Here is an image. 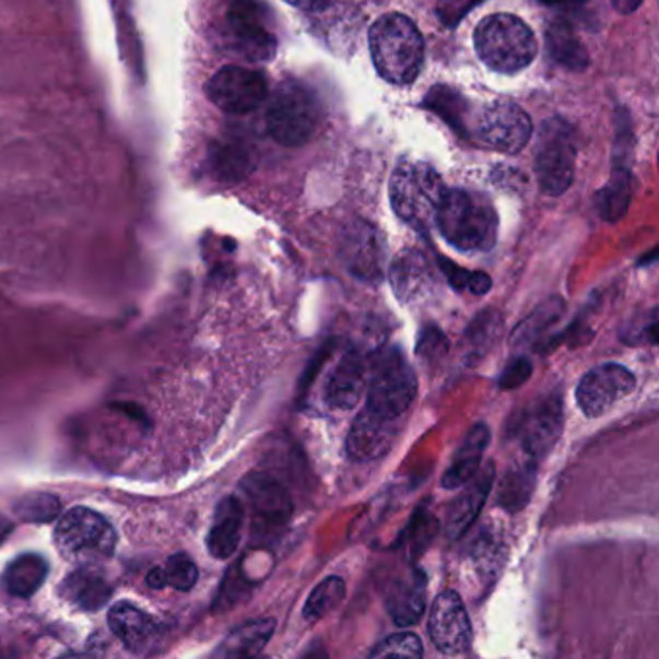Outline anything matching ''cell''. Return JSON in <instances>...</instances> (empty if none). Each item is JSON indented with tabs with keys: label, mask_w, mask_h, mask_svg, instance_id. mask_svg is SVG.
I'll use <instances>...</instances> for the list:
<instances>
[{
	"label": "cell",
	"mask_w": 659,
	"mask_h": 659,
	"mask_svg": "<svg viewBox=\"0 0 659 659\" xmlns=\"http://www.w3.org/2000/svg\"><path fill=\"white\" fill-rule=\"evenodd\" d=\"M536 178L545 196L567 192L575 178L576 134L563 118L543 120L536 134Z\"/></svg>",
	"instance_id": "ba28073f"
},
{
	"label": "cell",
	"mask_w": 659,
	"mask_h": 659,
	"mask_svg": "<svg viewBox=\"0 0 659 659\" xmlns=\"http://www.w3.org/2000/svg\"><path fill=\"white\" fill-rule=\"evenodd\" d=\"M196 582H198V567L186 553H176L173 557H168L165 567L153 568L148 575V585L157 590L173 586L175 590L188 592L192 590Z\"/></svg>",
	"instance_id": "e575fe53"
},
{
	"label": "cell",
	"mask_w": 659,
	"mask_h": 659,
	"mask_svg": "<svg viewBox=\"0 0 659 659\" xmlns=\"http://www.w3.org/2000/svg\"><path fill=\"white\" fill-rule=\"evenodd\" d=\"M49 575V565L37 553H24L10 563L4 573V586L16 598H30L42 588Z\"/></svg>",
	"instance_id": "f1b7e54d"
},
{
	"label": "cell",
	"mask_w": 659,
	"mask_h": 659,
	"mask_svg": "<svg viewBox=\"0 0 659 659\" xmlns=\"http://www.w3.org/2000/svg\"><path fill=\"white\" fill-rule=\"evenodd\" d=\"M319 117L321 109L316 93L296 80H284L276 85L269 101L266 122L275 142L286 148H298L316 134Z\"/></svg>",
	"instance_id": "8992f818"
},
{
	"label": "cell",
	"mask_w": 659,
	"mask_h": 659,
	"mask_svg": "<svg viewBox=\"0 0 659 659\" xmlns=\"http://www.w3.org/2000/svg\"><path fill=\"white\" fill-rule=\"evenodd\" d=\"M490 427L484 424L470 429L467 439L462 442L459 451L452 459L451 467L443 474L442 485L445 490H460L462 485L468 484L472 478L476 476L480 470V462L484 457L485 449L490 445Z\"/></svg>",
	"instance_id": "cb8c5ba5"
},
{
	"label": "cell",
	"mask_w": 659,
	"mask_h": 659,
	"mask_svg": "<svg viewBox=\"0 0 659 659\" xmlns=\"http://www.w3.org/2000/svg\"><path fill=\"white\" fill-rule=\"evenodd\" d=\"M389 281H391L392 293L404 306L432 302L442 291V281L434 263L427 259L424 251L416 248H407L392 259Z\"/></svg>",
	"instance_id": "2e32d148"
},
{
	"label": "cell",
	"mask_w": 659,
	"mask_h": 659,
	"mask_svg": "<svg viewBox=\"0 0 659 659\" xmlns=\"http://www.w3.org/2000/svg\"><path fill=\"white\" fill-rule=\"evenodd\" d=\"M550 7H563V9H570V7H580L585 4L586 0H542Z\"/></svg>",
	"instance_id": "ee69618b"
},
{
	"label": "cell",
	"mask_w": 659,
	"mask_h": 659,
	"mask_svg": "<svg viewBox=\"0 0 659 659\" xmlns=\"http://www.w3.org/2000/svg\"><path fill=\"white\" fill-rule=\"evenodd\" d=\"M110 592L109 580L101 575L95 565H80L62 580L64 598L78 610H101L109 601Z\"/></svg>",
	"instance_id": "d4e9b609"
},
{
	"label": "cell",
	"mask_w": 659,
	"mask_h": 659,
	"mask_svg": "<svg viewBox=\"0 0 659 659\" xmlns=\"http://www.w3.org/2000/svg\"><path fill=\"white\" fill-rule=\"evenodd\" d=\"M284 2L304 12H323L331 4V0H284Z\"/></svg>",
	"instance_id": "b9f144b4"
},
{
	"label": "cell",
	"mask_w": 659,
	"mask_h": 659,
	"mask_svg": "<svg viewBox=\"0 0 659 659\" xmlns=\"http://www.w3.org/2000/svg\"><path fill=\"white\" fill-rule=\"evenodd\" d=\"M532 132L534 126L528 113L509 99L493 101L478 118V138L487 148L501 153H518L525 150Z\"/></svg>",
	"instance_id": "4fadbf2b"
},
{
	"label": "cell",
	"mask_w": 659,
	"mask_h": 659,
	"mask_svg": "<svg viewBox=\"0 0 659 659\" xmlns=\"http://www.w3.org/2000/svg\"><path fill=\"white\" fill-rule=\"evenodd\" d=\"M339 254L344 268L360 281L377 284L384 279V236L364 219L352 221L342 231Z\"/></svg>",
	"instance_id": "5bb4252c"
},
{
	"label": "cell",
	"mask_w": 659,
	"mask_h": 659,
	"mask_svg": "<svg viewBox=\"0 0 659 659\" xmlns=\"http://www.w3.org/2000/svg\"><path fill=\"white\" fill-rule=\"evenodd\" d=\"M445 192L442 176L427 163L402 161L392 170L389 184L392 209L417 231L426 233L435 225Z\"/></svg>",
	"instance_id": "3957f363"
},
{
	"label": "cell",
	"mask_w": 659,
	"mask_h": 659,
	"mask_svg": "<svg viewBox=\"0 0 659 659\" xmlns=\"http://www.w3.org/2000/svg\"><path fill=\"white\" fill-rule=\"evenodd\" d=\"M611 4L619 14H633L643 4V0H611Z\"/></svg>",
	"instance_id": "7bdbcfd3"
},
{
	"label": "cell",
	"mask_w": 659,
	"mask_h": 659,
	"mask_svg": "<svg viewBox=\"0 0 659 659\" xmlns=\"http://www.w3.org/2000/svg\"><path fill=\"white\" fill-rule=\"evenodd\" d=\"M369 52L384 80L412 84L424 64V39L410 17L387 14L369 30Z\"/></svg>",
	"instance_id": "7a4b0ae2"
},
{
	"label": "cell",
	"mask_w": 659,
	"mask_h": 659,
	"mask_svg": "<svg viewBox=\"0 0 659 659\" xmlns=\"http://www.w3.org/2000/svg\"><path fill=\"white\" fill-rule=\"evenodd\" d=\"M536 462L538 460L525 455V459L518 460L507 470V474L501 480L499 495H497L503 509L518 513L528 505V501L534 493Z\"/></svg>",
	"instance_id": "4316f807"
},
{
	"label": "cell",
	"mask_w": 659,
	"mask_h": 659,
	"mask_svg": "<svg viewBox=\"0 0 659 659\" xmlns=\"http://www.w3.org/2000/svg\"><path fill=\"white\" fill-rule=\"evenodd\" d=\"M443 238L460 251H487L497 243L499 217L484 193L447 190L435 217Z\"/></svg>",
	"instance_id": "6da1fadb"
},
{
	"label": "cell",
	"mask_w": 659,
	"mask_h": 659,
	"mask_svg": "<svg viewBox=\"0 0 659 659\" xmlns=\"http://www.w3.org/2000/svg\"><path fill=\"white\" fill-rule=\"evenodd\" d=\"M493 478H495V464L492 462L482 472H476V476L464 484L467 490L452 501L445 525V530L451 540H457L464 534L476 520L480 510L484 509L485 499L492 492Z\"/></svg>",
	"instance_id": "7402d4cb"
},
{
	"label": "cell",
	"mask_w": 659,
	"mask_h": 659,
	"mask_svg": "<svg viewBox=\"0 0 659 659\" xmlns=\"http://www.w3.org/2000/svg\"><path fill=\"white\" fill-rule=\"evenodd\" d=\"M449 351V341L442 329L435 326H427L422 329L420 339H417L416 354L417 358L426 364H434L442 360Z\"/></svg>",
	"instance_id": "ab89813d"
},
{
	"label": "cell",
	"mask_w": 659,
	"mask_h": 659,
	"mask_svg": "<svg viewBox=\"0 0 659 659\" xmlns=\"http://www.w3.org/2000/svg\"><path fill=\"white\" fill-rule=\"evenodd\" d=\"M532 372H534L532 362L525 358V356H518V358L510 362L509 366L503 369V374L499 376L501 389H505V391L517 389V387H520V385L526 384L530 379Z\"/></svg>",
	"instance_id": "60d3db41"
},
{
	"label": "cell",
	"mask_w": 659,
	"mask_h": 659,
	"mask_svg": "<svg viewBox=\"0 0 659 659\" xmlns=\"http://www.w3.org/2000/svg\"><path fill=\"white\" fill-rule=\"evenodd\" d=\"M416 372L401 349L384 346L367 360L366 409L379 416L397 420L416 399Z\"/></svg>",
	"instance_id": "277c9868"
},
{
	"label": "cell",
	"mask_w": 659,
	"mask_h": 659,
	"mask_svg": "<svg viewBox=\"0 0 659 659\" xmlns=\"http://www.w3.org/2000/svg\"><path fill=\"white\" fill-rule=\"evenodd\" d=\"M240 490L250 507L254 540L271 543L281 538L293 518V501L286 487L276 478L251 472L244 478Z\"/></svg>",
	"instance_id": "9c48e42d"
},
{
	"label": "cell",
	"mask_w": 659,
	"mask_h": 659,
	"mask_svg": "<svg viewBox=\"0 0 659 659\" xmlns=\"http://www.w3.org/2000/svg\"><path fill=\"white\" fill-rule=\"evenodd\" d=\"M565 314V302L560 296H553L543 302L538 308L513 331L510 346L513 349H525L542 341L551 327L555 326Z\"/></svg>",
	"instance_id": "f546056e"
},
{
	"label": "cell",
	"mask_w": 659,
	"mask_h": 659,
	"mask_svg": "<svg viewBox=\"0 0 659 659\" xmlns=\"http://www.w3.org/2000/svg\"><path fill=\"white\" fill-rule=\"evenodd\" d=\"M16 517L25 522H50L60 515V501L49 493H30L14 505Z\"/></svg>",
	"instance_id": "74e56055"
},
{
	"label": "cell",
	"mask_w": 659,
	"mask_h": 659,
	"mask_svg": "<svg viewBox=\"0 0 659 659\" xmlns=\"http://www.w3.org/2000/svg\"><path fill=\"white\" fill-rule=\"evenodd\" d=\"M503 331V318L497 309H484L468 326L464 333V351L470 360L482 358L490 352Z\"/></svg>",
	"instance_id": "836d02e7"
},
{
	"label": "cell",
	"mask_w": 659,
	"mask_h": 659,
	"mask_svg": "<svg viewBox=\"0 0 659 659\" xmlns=\"http://www.w3.org/2000/svg\"><path fill=\"white\" fill-rule=\"evenodd\" d=\"M109 625L113 635L132 654H150L160 643V625L128 601H118L110 608Z\"/></svg>",
	"instance_id": "ffe728a7"
},
{
	"label": "cell",
	"mask_w": 659,
	"mask_h": 659,
	"mask_svg": "<svg viewBox=\"0 0 659 659\" xmlns=\"http://www.w3.org/2000/svg\"><path fill=\"white\" fill-rule=\"evenodd\" d=\"M55 543L60 555L75 565H97L113 557L117 532L99 513L75 507L60 518L55 530Z\"/></svg>",
	"instance_id": "52a82bcc"
},
{
	"label": "cell",
	"mask_w": 659,
	"mask_h": 659,
	"mask_svg": "<svg viewBox=\"0 0 659 659\" xmlns=\"http://www.w3.org/2000/svg\"><path fill=\"white\" fill-rule=\"evenodd\" d=\"M545 42H548L551 57L555 62H560L561 67L575 70V72H580L588 67L590 57L586 52L585 45L576 37L573 25L565 20H555L548 25Z\"/></svg>",
	"instance_id": "83f0119b"
},
{
	"label": "cell",
	"mask_w": 659,
	"mask_h": 659,
	"mask_svg": "<svg viewBox=\"0 0 659 659\" xmlns=\"http://www.w3.org/2000/svg\"><path fill=\"white\" fill-rule=\"evenodd\" d=\"M344 596H346V585L341 576H329L314 592L309 593L308 601L302 611L304 619L314 623V621L326 617L341 605Z\"/></svg>",
	"instance_id": "d590c367"
},
{
	"label": "cell",
	"mask_w": 659,
	"mask_h": 659,
	"mask_svg": "<svg viewBox=\"0 0 659 659\" xmlns=\"http://www.w3.org/2000/svg\"><path fill=\"white\" fill-rule=\"evenodd\" d=\"M437 263H439V269H442L443 275L447 279V283L451 284L455 291H459V293L468 291V293H472L474 296H484V294L492 291V279H490V275L482 273V271H474L472 273V271L459 268V266H455L452 261L445 258L437 259Z\"/></svg>",
	"instance_id": "8d00e7d4"
},
{
	"label": "cell",
	"mask_w": 659,
	"mask_h": 659,
	"mask_svg": "<svg viewBox=\"0 0 659 659\" xmlns=\"http://www.w3.org/2000/svg\"><path fill=\"white\" fill-rule=\"evenodd\" d=\"M266 75L244 67H226L208 82L211 103L228 115H248L268 99Z\"/></svg>",
	"instance_id": "7c38bea8"
},
{
	"label": "cell",
	"mask_w": 659,
	"mask_h": 659,
	"mask_svg": "<svg viewBox=\"0 0 659 659\" xmlns=\"http://www.w3.org/2000/svg\"><path fill=\"white\" fill-rule=\"evenodd\" d=\"M397 420L379 416L369 409L360 412L351 427V434L346 439V452L349 457L358 462L364 460L381 459L389 452L397 435L395 427Z\"/></svg>",
	"instance_id": "d6986e66"
},
{
	"label": "cell",
	"mask_w": 659,
	"mask_h": 659,
	"mask_svg": "<svg viewBox=\"0 0 659 659\" xmlns=\"http://www.w3.org/2000/svg\"><path fill=\"white\" fill-rule=\"evenodd\" d=\"M427 582L420 568L399 576L387 593V610L399 626L416 625L426 611Z\"/></svg>",
	"instance_id": "44dd1931"
},
{
	"label": "cell",
	"mask_w": 659,
	"mask_h": 659,
	"mask_svg": "<svg viewBox=\"0 0 659 659\" xmlns=\"http://www.w3.org/2000/svg\"><path fill=\"white\" fill-rule=\"evenodd\" d=\"M226 30L236 52L251 62L273 59L276 37L269 27V12L259 0H234L226 12Z\"/></svg>",
	"instance_id": "30bf717a"
},
{
	"label": "cell",
	"mask_w": 659,
	"mask_h": 659,
	"mask_svg": "<svg viewBox=\"0 0 659 659\" xmlns=\"http://www.w3.org/2000/svg\"><path fill=\"white\" fill-rule=\"evenodd\" d=\"M429 636L437 650L459 656L472 644V625L459 593L447 590L435 598L429 611Z\"/></svg>",
	"instance_id": "e0dca14e"
},
{
	"label": "cell",
	"mask_w": 659,
	"mask_h": 659,
	"mask_svg": "<svg viewBox=\"0 0 659 659\" xmlns=\"http://www.w3.org/2000/svg\"><path fill=\"white\" fill-rule=\"evenodd\" d=\"M563 432V402L560 395H545L518 414L510 434L517 437L522 452L542 460L555 447Z\"/></svg>",
	"instance_id": "8fae6325"
},
{
	"label": "cell",
	"mask_w": 659,
	"mask_h": 659,
	"mask_svg": "<svg viewBox=\"0 0 659 659\" xmlns=\"http://www.w3.org/2000/svg\"><path fill=\"white\" fill-rule=\"evenodd\" d=\"M478 57L499 74H517L530 67L538 52L532 30L513 14H493L480 22L474 34Z\"/></svg>",
	"instance_id": "5b68a950"
},
{
	"label": "cell",
	"mask_w": 659,
	"mask_h": 659,
	"mask_svg": "<svg viewBox=\"0 0 659 659\" xmlns=\"http://www.w3.org/2000/svg\"><path fill=\"white\" fill-rule=\"evenodd\" d=\"M631 200H633L631 167L613 165L610 183L598 196V208H600L601 217L610 221V223H615L625 215L626 209L631 205Z\"/></svg>",
	"instance_id": "1f68e13d"
},
{
	"label": "cell",
	"mask_w": 659,
	"mask_h": 659,
	"mask_svg": "<svg viewBox=\"0 0 659 659\" xmlns=\"http://www.w3.org/2000/svg\"><path fill=\"white\" fill-rule=\"evenodd\" d=\"M636 377L621 364L593 367L576 387V402L588 417L603 416L635 391Z\"/></svg>",
	"instance_id": "9a60e30c"
},
{
	"label": "cell",
	"mask_w": 659,
	"mask_h": 659,
	"mask_svg": "<svg viewBox=\"0 0 659 659\" xmlns=\"http://www.w3.org/2000/svg\"><path fill=\"white\" fill-rule=\"evenodd\" d=\"M275 633L273 619H258L246 625L234 628L219 646L215 656L219 658H254L268 646L271 636Z\"/></svg>",
	"instance_id": "484cf974"
},
{
	"label": "cell",
	"mask_w": 659,
	"mask_h": 659,
	"mask_svg": "<svg viewBox=\"0 0 659 659\" xmlns=\"http://www.w3.org/2000/svg\"><path fill=\"white\" fill-rule=\"evenodd\" d=\"M424 105L455 128L460 136H468V103L460 93L451 90L449 85H435L432 92L427 93Z\"/></svg>",
	"instance_id": "d6a6232c"
},
{
	"label": "cell",
	"mask_w": 659,
	"mask_h": 659,
	"mask_svg": "<svg viewBox=\"0 0 659 659\" xmlns=\"http://www.w3.org/2000/svg\"><path fill=\"white\" fill-rule=\"evenodd\" d=\"M243 525V501L234 495L221 501L208 536V550L215 560H228L233 555L240 543Z\"/></svg>",
	"instance_id": "603a6c76"
},
{
	"label": "cell",
	"mask_w": 659,
	"mask_h": 659,
	"mask_svg": "<svg viewBox=\"0 0 659 659\" xmlns=\"http://www.w3.org/2000/svg\"><path fill=\"white\" fill-rule=\"evenodd\" d=\"M367 358L360 351H346L327 377L323 399L333 410H352L366 391Z\"/></svg>",
	"instance_id": "ac0fdd59"
},
{
	"label": "cell",
	"mask_w": 659,
	"mask_h": 659,
	"mask_svg": "<svg viewBox=\"0 0 659 659\" xmlns=\"http://www.w3.org/2000/svg\"><path fill=\"white\" fill-rule=\"evenodd\" d=\"M372 658H407L417 659L424 656V646L422 640L414 633H397L384 643L377 644L374 650L369 651Z\"/></svg>",
	"instance_id": "f35d334b"
},
{
	"label": "cell",
	"mask_w": 659,
	"mask_h": 659,
	"mask_svg": "<svg viewBox=\"0 0 659 659\" xmlns=\"http://www.w3.org/2000/svg\"><path fill=\"white\" fill-rule=\"evenodd\" d=\"M211 163L221 180L238 183L244 176L250 175L254 168V155L246 143L225 140L215 143V148L211 151Z\"/></svg>",
	"instance_id": "4dcf8cb0"
},
{
	"label": "cell",
	"mask_w": 659,
	"mask_h": 659,
	"mask_svg": "<svg viewBox=\"0 0 659 659\" xmlns=\"http://www.w3.org/2000/svg\"><path fill=\"white\" fill-rule=\"evenodd\" d=\"M10 530H12V525H10L9 520H4V518H0V542L7 538Z\"/></svg>",
	"instance_id": "f6af8a7d"
}]
</instances>
